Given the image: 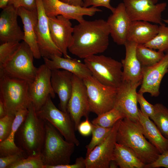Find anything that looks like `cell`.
<instances>
[{"label": "cell", "mask_w": 168, "mask_h": 168, "mask_svg": "<svg viewBox=\"0 0 168 168\" xmlns=\"http://www.w3.org/2000/svg\"><path fill=\"white\" fill-rule=\"evenodd\" d=\"M138 121L145 138L161 154L168 151V139L162 134L153 122L139 109Z\"/></svg>", "instance_id": "d4e9b609"}, {"label": "cell", "mask_w": 168, "mask_h": 168, "mask_svg": "<svg viewBox=\"0 0 168 168\" xmlns=\"http://www.w3.org/2000/svg\"><path fill=\"white\" fill-rule=\"evenodd\" d=\"M168 168V151L161 154L154 162L145 165L144 168Z\"/></svg>", "instance_id": "ab89813d"}, {"label": "cell", "mask_w": 168, "mask_h": 168, "mask_svg": "<svg viewBox=\"0 0 168 168\" xmlns=\"http://www.w3.org/2000/svg\"><path fill=\"white\" fill-rule=\"evenodd\" d=\"M137 44L127 41L124 45L125 56L121 60L123 81L141 83L143 77V67L138 59L136 52Z\"/></svg>", "instance_id": "44dd1931"}, {"label": "cell", "mask_w": 168, "mask_h": 168, "mask_svg": "<svg viewBox=\"0 0 168 168\" xmlns=\"http://www.w3.org/2000/svg\"><path fill=\"white\" fill-rule=\"evenodd\" d=\"M51 70V84L54 92L59 98L60 110L68 112V104L72 89L73 74L63 69Z\"/></svg>", "instance_id": "7402d4cb"}, {"label": "cell", "mask_w": 168, "mask_h": 168, "mask_svg": "<svg viewBox=\"0 0 168 168\" xmlns=\"http://www.w3.org/2000/svg\"><path fill=\"white\" fill-rule=\"evenodd\" d=\"M77 129L80 133L84 136H88L91 133L92 124L89 121L88 118H86L85 121L80 123Z\"/></svg>", "instance_id": "7bdbcfd3"}, {"label": "cell", "mask_w": 168, "mask_h": 168, "mask_svg": "<svg viewBox=\"0 0 168 168\" xmlns=\"http://www.w3.org/2000/svg\"><path fill=\"white\" fill-rule=\"evenodd\" d=\"M124 118L122 114L117 109L114 108L94 119L92 124L105 128H111L119 120Z\"/></svg>", "instance_id": "1f68e13d"}, {"label": "cell", "mask_w": 168, "mask_h": 168, "mask_svg": "<svg viewBox=\"0 0 168 168\" xmlns=\"http://www.w3.org/2000/svg\"><path fill=\"white\" fill-rule=\"evenodd\" d=\"M110 35L106 21L84 19L73 27V41L68 50L72 54L84 59L103 53L109 45Z\"/></svg>", "instance_id": "6da1fadb"}, {"label": "cell", "mask_w": 168, "mask_h": 168, "mask_svg": "<svg viewBox=\"0 0 168 168\" xmlns=\"http://www.w3.org/2000/svg\"><path fill=\"white\" fill-rule=\"evenodd\" d=\"M137 58L143 67L153 66L164 56V52L151 49L144 44H138L136 49Z\"/></svg>", "instance_id": "f1b7e54d"}, {"label": "cell", "mask_w": 168, "mask_h": 168, "mask_svg": "<svg viewBox=\"0 0 168 168\" xmlns=\"http://www.w3.org/2000/svg\"><path fill=\"white\" fill-rule=\"evenodd\" d=\"M86 168L85 158L82 157L77 158L75 163L56 166L45 165L44 168Z\"/></svg>", "instance_id": "b9f144b4"}, {"label": "cell", "mask_w": 168, "mask_h": 168, "mask_svg": "<svg viewBox=\"0 0 168 168\" xmlns=\"http://www.w3.org/2000/svg\"><path fill=\"white\" fill-rule=\"evenodd\" d=\"M51 37L64 57L71 58L68 50L73 41V27L69 20L61 15L49 17Z\"/></svg>", "instance_id": "e0dca14e"}, {"label": "cell", "mask_w": 168, "mask_h": 168, "mask_svg": "<svg viewBox=\"0 0 168 168\" xmlns=\"http://www.w3.org/2000/svg\"><path fill=\"white\" fill-rule=\"evenodd\" d=\"M8 5H11L17 9L23 7L30 10L36 9V0H10Z\"/></svg>", "instance_id": "f35d334b"}, {"label": "cell", "mask_w": 168, "mask_h": 168, "mask_svg": "<svg viewBox=\"0 0 168 168\" xmlns=\"http://www.w3.org/2000/svg\"><path fill=\"white\" fill-rule=\"evenodd\" d=\"M83 80L86 89L90 112L98 115L114 108L117 88L102 84L92 76Z\"/></svg>", "instance_id": "ba28073f"}, {"label": "cell", "mask_w": 168, "mask_h": 168, "mask_svg": "<svg viewBox=\"0 0 168 168\" xmlns=\"http://www.w3.org/2000/svg\"><path fill=\"white\" fill-rule=\"evenodd\" d=\"M162 20L168 24V19H162Z\"/></svg>", "instance_id": "c3c4849f"}, {"label": "cell", "mask_w": 168, "mask_h": 168, "mask_svg": "<svg viewBox=\"0 0 168 168\" xmlns=\"http://www.w3.org/2000/svg\"><path fill=\"white\" fill-rule=\"evenodd\" d=\"M51 73L52 70L45 64L41 65L37 68L34 80L29 84L30 98L36 111L42 107L49 96L53 98L55 96L51 83Z\"/></svg>", "instance_id": "4fadbf2b"}, {"label": "cell", "mask_w": 168, "mask_h": 168, "mask_svg": "<svg viewBox=\"0 0 168 168\" xmlns=\"http://www.w3.org/2000/svg\"><path fill=\"white\" fill-rule=\"evenodd\" d=\"M34 58L30 48L23 41L13 56L0 66V73L24 80L30 84L34 80L38 68L34 65Z\"/></svg>", "instance_id": "52a82bcc"}, {"label": "cell", "mask_w": 168, "mask_h": 168, "mask_svg": "<svg viewBox=\"0 0 168 168\" xmlns=\"http://www.w3.org/2000/svg\"><path fill=\"white\" fill-rule=\"evenodd\" d=\"M45 121L46 135L41 152L45 166L69 164L75 145L63 139L56 128Z\"/></svg>", "instance_id": "5b68a950"}, {"label": "cell", "mask_w": 168, "mask_h": 168, "mask_svg": "<svg viewBox=\"0 0 168 168\" xmlns=\"http://www.w3.org/2000/svg\"><path fill=\"white\" fill-rule=\"evenodd\" d=\"M49 96L42 107L36 111L37 115L54 126L68 142L78 146L80 142L75 135L73 121L68 112L58 109Z\"/></svg>", "instance_id": "9c48e42d"}, {"label": "cell", "mask_w": 168, "mask_h": 168, "mask_svg": "<svg viewBox=\"0 0 168 168\" xmlns=\"http://www.w3.org/2000/svg\"><path fill=\"white\" fill-rule=\"evenodd\" d=\"M112 12L106 21L110 29V35L117 44L124 45L127 41L132 21L123 2L119 3Z\"/></svg>", "instance_id": "d6986e66"}, {"label": "cell", "mask_w": 168, "mask_h": 168, "mask_svg": "<svg viewBox=\"0 0 168 168\" xmlns=\"http://www.w3.org/2000/svg\"><path fill=\"white\" fill-rule=\"evenodd\" d=\"M159 26L144 21H132L128 31L127 41L137 44H144L157 34Z\"/></svg>", "instance_id": "484cf974"}, {"label": "cell", "mask_w": 168, "mask_h": 168, "mask_svg": "<svg viewBox=\"0 0 168 168\" xmlns=\"http://www.w3.org/2000/svg\"><path fill=\"white\" fill-rule=\"evenodd\" d=\"M159 0H123L126 12L132 21H141L162 24L161 14L167 3Z\"/></svg>", "instance_id": "30bf717a"}, {"label": "cell", "mask_w": 168, "mask_h": 168, "mask_svg": "<svg viewBox=\"0 0 168 168\" xmlns=\"http://www.w3.org/2000/svg\"><path fill=\"white\" fill-rule=\"evenodd\" d=\"M29 84L21 79L0 73V99L6 107L7 114L15 116L20 110L28 108L31 102Z\"/></svg>", "instance_id": "277c9868"}, {"label": "cell", "mask_w": 168, "mask_h": 168, "mask_svg": "<svg viewBox=\"0 0 168 168\" xmlns=\"http://www.w3.org/2000/svg\"><path fill=\"white\" fill-rule=\"evenodd\" d=\"M10 0H0V8L2 9L6 7Z\"/></svg>", "instance_id": "bcb514c9"}, {"label": "cell", "mask_w": 168, "mask_h": 168, "mask_svg": "<svg viewBox=\"0 0 168 168\" xmlns=\"http://www.w3.org/2000/svg\"><path fill=\"white\" fill-rule=\"evenodd\" d=\"M43 59L44 64L51 70L56 69L65 70L82 79L92 76L91 71L84 63L76 59L54 55L50 59L43 58Z\"/></svg>", "instance_id": "cb8c5ba5"}, {"label": "cell", "mask_w": 168, "mask_h": 168, "mask_svg": "<svg viewBox=\"0 0 168 168\" xmlns=\"http://www.w3.org/2000/svg\"><path fill=\"white\" fill-rule=\"evenodd\" d=\"M92 124V137L90 143L86 147L87 149L86 155L103 141L110 133L113 127L105 128Z\"/></svg>", "instance_id": "d6a6232c"}, {"label": "cell", "mask_w": 168, "mask_h": 168, "mask_svg": "<svg viewBox=\"0 0 168 168\" xmlns=\"http://www.w3.org/2000/svg\"><path fill=\"white\" fill-rule=\"evenodd\" d=\"M0 15V40L2 43L23 40L24 33L17 22V9L7 5Z\"/></svg>", "instance_id": "ffe728a7"}, {"label": "cell", "mask_w": 168, "mask_h": 168, "mask_svg": "<svg viewBox=\"0 0 168 168\" xmlns=\"http://www.w3.org/2000/svg\"><path fill=\"white\" fill-rule=\"evenodd\" d=\"M69 4L77 6H83L84 0H60Z\"/></svg>", "instance_id": "ee69618b"}, {"label": "cell", "mask_w": 168, "mask_h": 168, "mask_svg": "<svg viewBox=\"0 0 168 168\" xmlns=\"http://www.w3.org/2000/svg\"><path fill=\"white\" fill-rule=\"evenodd\" d=\"M141 84L123 81L117 88L114 107L119 110L124 118L134 121L138 120L137 89Z\"/></svg>", "instance_id": "9a60e30c"}, {"label": "cell", "mask_w": 168, "mask_h": 168, "mask_svg": "<svg viewBox=\"0 0 168 168\" xmlns=\"http://www.w3.org/2000/svg\"><path fill=\"white\" fill-rule=\"evenodd\" d=\"M28 156L26 153L23 151L16 154L0 157V168H8L10 165Z\"/></svg>", "instance_id": "8d00e7d4"}, {"label": "cell", "mask_w": 168, "mask_h": 168, "mask_svg": "<svg viewBox=\"0 0 168 168\" xmlns=\"http://www.w3.org/2000/svg\"><path fill=\"white\" fill-rule=\"evenodd\" d=\"M119 120L113 126L109 134L85 158L86 168H108L112 160Z\"/></svg>", "instance_id": "5bb4252c"}, {"label": "cell", "mask_w": 168, "mask_h": 168, "mask_svg": "<svg viewBox=\"0 0 168 168\" xmlns=\"http://www.w3.org/2000/svg\"><path fill=\"white\" fill-rule=\"evenodd\" d=\"M143 94L141 93H137V100L140 105V110L143 114L152 119L154 114V105L150 104L146 100Z\"/></svg>", "instance_id": "74e56055"}, {"label": "cell", "mask_w": 168, "mask_h": 168, "mask_svg": "<svg viewBox=\"0 0 168 168\" xmlns=\"http://www.w3.org/2000/svg\"><path fill=\"white\" fill-rule=\"evenodd\" d=\"M117 142L132 149L145 164L155 161L161 154L158 149L146 139L138 121L124 118L119 120Z\"/></svg>", "instance_id": "7a4b0ae2"}, {"label": "cell", "mask_w": 168, "mask_h": 168, "mask_svg": "<svg viewBox=\"0 0 168 168\" xmlns=\"http://www.w3.org/2000/svg\"><path fill=\"white\" fill-rule=\"evenodd\" d=\"M67 112L73 123L75 130L83 117L88 118L90 112L87 91L83 79L73 74L72 89L67 105Z\"/></svg>", "instance_id": "8fae6325"}, {"label": "cell", "mask_w": 168, "mask_h": 168, "mask_svg": "<svg viewBox=\"0 0 168 168\" xmlns=\"http://www.w3.org/2000/svg\"><path fill=\"white\" fill-rule=\"evenodd\" d=\"M18 15L23 24L25 41L30 48L35 58L39 59L41 57L38 45L35 29L38 21L37 9L30 10L24 7L17 9Z\"/></svg>", "instance_id": "603a6c76"}, {"label": "cell", "mask_w": 168, "mask_h": 168, "mask_svg": "<svg viewBox=\"0 0 168 168\" xmlns=\"http://www.w3.org/2000/svg\"><path fill=\"white\" fill-rule=\"evenodd\" d=\"M7 114V112L6 107L2 100L0 99V118L4 117Z\"/></svg>", "instance_id": "f6af8a7d"}, {"label": "cell", "mask_w": 168, "mask_h": 168, "mask_svg": "<svg viewBox=\"0 0 168 168\" xmlns=\"http://www.w3.org/2000/svg\"><path fill=\"white\" fill-rule=\"evenodd\" d=\"M28 108L21 109L15 115L11 131L6 139L0 142V157L16 154L23 151L16 145L15 139L16 132L25 119Z\"/></svg>", "instance_id": "83f0119b"}, {"label": "cell", "mask_w": 168, "mask_h": 168, "mask_svg": "<svg viewBox=\"0 0 168 168\" xmlns=\"http://www.w3.org/2000/svg\"><path fill=\"white\" fill-rule=\"evenodd\" d=\"M92 76L102 84L118 88L123 81L121 62L104 55H94L84 59Z\"/></svg>", "instance_id": "8992f818"}, {"label": "cell", "mask_w": 168, "mask_h": 168, "mask_svg": "<svg viewBox=\"0 0 168 168\" xmlns=\"http://www.w3.org/2000/svg\"><path fill=\"white\" fill-rule=\"evenodd\" d=\"M15 116L7 114L0 118V142L9 136L12 129Z\"/></svg>", "instance_id": "d590c367"}, {"label": "cell", "mask_w": 168, "mask_h": 168, "mask_svg": "<svg viewBox=\"0 0 168 168\" xmlns=\"http://www.w3.org/2000/svg\"><path fill=\"white\" fill-rule=\"evenodd\" d=\"M45 164L41 153L30 156L10 165L8 168H44Z\"/></svg>", "instance_id": "836d02e7"}, {"label": "cell", "mask_w": 168, "mask_h": 168, "mask_svg": "<svg viewBox=\"0 0 168 168\" xmlns=\"http://www.w3.org/2000/svg\"><path fill=\"white\" fill-rule=\"evenodd\" d=\"M111 0H84L83 7H104L110 10L112 12L115 7H113L110 4Z\"/></svg>", "instance_id": "60d3db41"}, {"label": "cell", "mask_w": 168, "mask_h": 168, "mask_svg": "<svg viewBox=\"0 0 168 168\" xmlns=\"http://www.w3.org/2000/svg\"><path fill=\"white\" fill-rule=\"evenodd\" d=\"M112 160L120 168H144L145 165L132 149L117 142Z\"/></svg>", "instance_id": "4316f807"}, {"label": "cell", "mask_w": 168, "mask_h": 168, "mask_svg": "<svg viewBox=\"0 0 168 168\" xmlns=\"http://www.w3.org/2000/svg\"><path fill=\"white\" fill-rule=\"evenodd\" d=\"M46 135L45 121L37 115L32 102L27 115L16 133L17 147L28 156L41 153Z\"/></svg>", "instance_id": "3957f363"}, {"label": "cell", "mask_w": 168, "mask_h": 168, "mask_svg": "<svg viewBox=\"0 0 168 168\" xmlns=\"http://www.w3.org/2000/svg\"><path fill=\"white\" fill-rule=\"evenodd\" d=\"M46 14L48 17L61 15L69 20L80 22L84 20L83 16H92L102 10L97 7H85L72 5L60 0H42Z\"/></svg>", "instance_id": "2e32d148"}, {"label": "cell", "mask_w": 168, "mask_h": 168, "mask_svg": "<svg viewBox=\"0 0 168 168\" xmlns=\"http://www.w3.org/2000/svg\"><path fill=\"white\" fill-rule=\"evenodd\" d=\"M143 77L138 92L148 93L157 97L160 94V87L162 79L168 72V52L154 65L143 67Z\"/></svg>", "instance_id": "ac0fdd59"}, {"label": "cell", "mask_w": 168, "mask_h": 168, "mask_svg": "<svg viewBox=\"0 0 168 168\" xmlns=\"http://www.w3.org/2000/svg\"><path fill=\"white\" fill-rule=\"evenodd\" d=\"M118 166L116 162L114 160H112L110 162L109 168H117Z\"/></svg>", "instance_id": "7dc6e473"}, {"label": "cell", "mask_w": 168, "mask_h": 168, "mask_svg": "<svg viewBox=\"0 0 168 168\" xmlns=\"http://www.w3.org/2000/svg\"><path fill=\"white\" fill-rule=\"evenodd\" d=\"M38 21L35 29L39 49L43 58L50 59L54 55L63 54L53 42L51 37L49 17L45 11L42 0H36Z\"/></svg>", "instance_id": "7c38bea8"}, {"label": "cell", "mask_w": 168, "mask_h": 168, "mask_svg": "<svg viewBox=\"0 0 168 168\" xmlns=\"http://www.w3.org/2000/svg\"><path fill=\"white\" fill-rule=\"evenodd\" d=\"M154 114L152 119L162 134L168 139V109L161 103L154 105Z\"/></svg>", "instance_id": "f546056e"}, {"label": "cell", "mask_w": 168, "mask_h": 168, "mask_svg": "<svg viewBox=\"0 0 168 168\" xmlns=\"http://www.w3.org/2000/svg\"><path fill=\"white\" fill-rule=\"evenodd\" d=\"M21 43L9 41L2 43L0 45V66L10 59L18 49Z\"/></svg>", "instance_id": "e575fe53"}, {"label": "cell", "mask_w": 168, "mask_h": 168, "mask_svg": "<svg viewBox=\"0 0 168 168\" xmlns=\"http://www.w3.org/2000/svg\"><path fill=\"white\" fill-rule=\"evenodd\" d=\"M153 49L168 52V27L163 23L159 26L156 35L150 41L144 44Z\"/></svg>", "instance_id": "4dcf8cb0"}]
</instances>
